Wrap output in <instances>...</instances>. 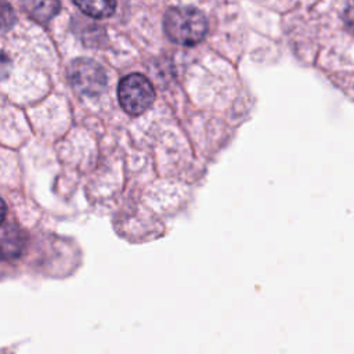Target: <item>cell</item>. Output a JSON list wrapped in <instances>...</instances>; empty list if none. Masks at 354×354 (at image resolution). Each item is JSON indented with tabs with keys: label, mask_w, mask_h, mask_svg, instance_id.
<instances>
[{
	"label": "cell",
	"mask_w": 354,
	"mask_h": 354,
	"mask_svg": "<svg viewBox=\"0 0 354 354\" xmlns=\"http://www.w3.org/2000/svg\"><path fill=\"white\" fill-rule=\"evenodd\" d=\"M344 22L348 26V29H351L354 32V3H351L344 12Z\"/></svg>",
	"instance_id": "obj_6"
},
{
	"label": "cell",
	"mask_w": 354,
	"mask_h": 354,
	"mask_svg": "<svg viewBox=\"0 0 354 354\" xmlns=\"http://www.w3.org/2000/svg\"><path fill=\"white\" fill-rule=\"evenodd\" d=\"M118 98L124 112L137 116L153 104L155 90L148 77L141 73H131L119 82Z\"/></svg>",
	"instance_id": "obj_2"
},
{
	"label": "cell",
	"mask_w": 354,
	"mask_h": 354,
	"mask_svg": "<svg viewBox=\"0 0 354 354\" xmlns=\"http://www.w3.org/2000/svg\"><path fill=\"white\" fill-rule=\"evenodd\" d=\"M166 36L180 46H195L203 40L207 32L205 15L194 7H173L163 18Z\"/></svg>",
	"instance_id": "obj_1"
},
{
	"label": "cell",
	"mask_w": 354,
	"mask_h": 354,
	"mask_svg": "<svg viewBox=\"0 0 354 354\" xmlns=\"http://www.w3.org/2000/svg\"><path fill=\"white\" fill-rule=\"evenodd\" d=\"M73 3L93 18H108L116 10V0H73Z\"/></svg>",
	"instance_id": "obj_5"
},
{
	"label": "cell",
	"mask_w": 354,
	"mask_h": 354,
	"mask_svg": "<svg viewBox=\"0 0 354 354\" xmlns=\"http://www.w3.org/2000/svg\"><path fill=\"white\" fill-rule=\"evenodd\" d=\"M68 80L79 94L95 97L106 88V73L104 68L90 58H76L68 68Z\"/></svg>",
	"instance_id": "obj_3"
},
{
	"label": "cell",
	"mask_w": 354,
	"mask_h": 354,
	"mask_svg": "<svg viewBox=\"0 0 354 354\" xmlns=\"http://www.w3.org/2000/svg\"><path fill=\"white\" fill-rule=\"evenodd\" d=\"M25 11L37 22H48L59 11V0H22Z\"/></svg>",
	"instance_id": "obj_4"
}]
</instances>
